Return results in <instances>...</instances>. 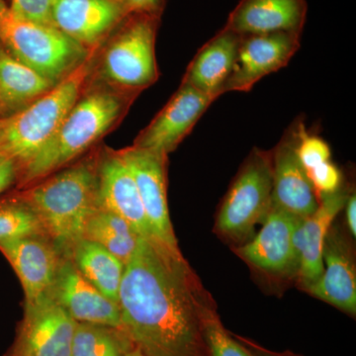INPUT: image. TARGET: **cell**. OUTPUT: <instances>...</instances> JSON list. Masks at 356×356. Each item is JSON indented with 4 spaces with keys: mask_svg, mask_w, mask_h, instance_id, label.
Masks as SVG:
<instances>
[{
    "mask_svg": "<svg viewBox=\"0 0 356 356\" xmlns=\"http://www.w3.org/2000/svg\"><path fill=\"white\" fill-rule=\"evenodd\" d=\"M129 13H146L159 15L163 10V0H123Z\"/></svg>",
    "mask_w": 356,
    "mask_h": 356,
    "instance_id": "obj_32",
    "label": "cell"
},
{
    "mask_svg": "<svg viewBox=\"0 0 356 356\" xmlns=\"http://www.w3.org/2000/svg\"><path fill=\"white\" fill-rule=\"evenodd\" d=\"M53 4L54 0H11L9 8L22 19L55 27Z\"/></svg>",
    "mask_w": 356,
    "mask_h": 356,
    "instance_id": "obj_29",
    "label": "cell"
},
{
    "mask_svg": "<svg viewBox=\"0 0 356 356\" xmlns=\"http://www.w3.org/2000/svg\"><path fill=\"white\" fill-rule=\"evenodd\" d=\"M96 50V47L91 49L70 74L44 95L0 120V154L13 159L20 170L53 138L81 98L93 69Z\"/></svg>",
    "mask_w": 356,
    "mask_h": 356,
    "instance_id": "obj_4",
    "label": "cell"
},
{
    "mask_svg": "<svg viewBox=\"0 0 356 356\" xmlns=\"http://www.w3.org/2000/svg\"><path fill=\"white\" fill-rule=\"evenodd\" d=\"M301 220L271 204L261 231L238 248V254L266 273L289 274L298 270L294 233Z\"/></svg>",
    "mask_w": 356,
    "mask_h": 356,
    "instance_id": "obj_14",
    "label": "cell"
},
{
    "mask_svg": "<svg viewBox=\"0 0 356 356\" xmlns=\"http://www.w3.org/2000/svg\"><path fill=\"white\" fill-rule=\"evenodd\" d=\"M346 219H348V228H350L351 236L355 238L356 236V199L355 196H350L346 200Z\"/></svg>",
    "mask_w": 356,
    "mask_h": 356,
    "instance_id": "obj_33",
    "label": "cell"
},
{
    "mask_svg": "<svg viewBox=\"0 0 356 356\" xmlns=\"http://www.w3.org/2000/svg\"><path fill=\"white\" fill-rule=\"evenodd\" d=\"M241 36L222 28L196 54L181 83L216 100L233 70Z\"/></svg>",
    "mask_w": 356,
    "mask_h": 356,
    "instance_id": "obj_20",
    "label": "cell"
},
{
    "mask_svg": "<svg viewBox=\"0 0 356 356\" xmlns=\"http://www.w3.org/2000/svg\"><path fill=\"white\" fill-rule=\"evenodd\" d=\"M312 186L315 189L318 197L336 193L341 184V173L334 163L327 161L315 168L307 170Z\"/></svg>",
    "mask_w": 356,
    "mask_h": 356,
    "instance_id": "obj_30",
    "label": "cell"
},
{
    "mask_svg": "<svg viewBox=\"0 0 356 356\" xmlns=\"http://www.w3.org/2000/svg\"><path fill=\"white\" fill-rule=\"evenodd\" d=\"M133 14V19L107 47L102 72L120 90L139 93L159 79L156 58L159 15Z\"/></svg>",
    "mask_w": 356,
    "mask_h": 356,
    "instance_id": "obj_6",
    "label": "cell"
},
{
    "mask_svg": "<svg viewBox=\"0 0 356 356\" xmlns=\"http://www.w3.org/2000/svg\"><path fill=\"white\" fill-rule=\"evenodd\" d=\"M0 40L14 58L55 83L89 51L53 26L18 17L4 0H0Z\"/></svg>",
    "mask_w": 356,
    "mask_h": 356,
    "instance_id": "obj_5",
    "label": "cell"
},
{
    "mask_svg": "<svg viewBox=\"0 0 356 356\" xmlns=\"http://www.w3.org/2000/svg\"><path fill=\"white\" fill-rule=\"evenodd\" d=\"M295 151L297 158L306 172L331 159V149L329 145L318 136L307 133L305 126L301 122H299L298 137Z\"/></svg>",
    "mask_w": 356,
    "mask_h": 356,
    "instance_id": "obj_28",
    "label": "cell"
},
{
    "mask_svg": "<svg viewBox=\"0 0 356 356\" xmlns=\"http://www.w3.org/2000/svg\"><path fill=\"white\" fill-rule=\"evenodd\" d=\"M137 95L96 88L81 96L53 138L20 170L21 182L40 181L74 161L113 126Z\"/></svg>",
    "mask_w": 356,
    "mask_h": 356,
    "instance_id": "obj_3",
    "label": "cell"
},
{
    "mask_svg": "<svg viewBox=\"0 0 356 356\" xmlns=\"http://www.w3.org/2000/svg\"><path fill=\"white\" fill-rule=\"evenodd\" d=\"M124 356H147L146 353H143L142 350H140L139 348H137V346H133L132 348H130L126 353V355Z\"/></svg>",
    "mask_w": 356,
    "mask_h": 356,
    "instance_id": "obj_34",
    "label": "cell"
},
{
    "mask_svg": "<svg viewBox=\"0 0 356 356\" xmlns=\"http://www.w3.org/2000/svg\"><path fill=\"white\" fill-rule=\"evenodd\" d=\"M47 177L19 198L36 213L60 255L70 259L89 217L99 207L97 163L86 161Z\"/></svg>",
    "mask_w": 356,
    "mask_h": 356,
    "instance_id": "obj_2",
    "label": "cell"
},
{
    "mask_svg": "<svg viewBox=\"0 0 356 356\" xmlns=\"http://www.w3.org/2000/svg\"><path fill=\"white\" fill-rule=\"evenodd\" d=\"M19 172V166L13 159L0 154V194L13 184Z\"/></svg>",
    "mask_w": 356,
    "mask_h": 356,
    "instance_id": "obj_31",
    "label": "cell"
},
{
    "mask_svg": "<svg viewBox=\"0 0 356 356\" xmlns=\"http://www.w3.org/2000/svg\"><path fill=\"white\" fill-rule=\"evenodd\" d=\"M201 288L181 252L140 238L119 290L122 331L147 356H205Z\"/></svg>",
    "mask_w": 356,
    "mask_h": 356,
    "instance_id": "obj_1",
    "label": "cell"
},
{
    "mask_svg": "<svg viewBox=\"0 0 356 356\" xmlns=\"http://www.w3.org/2000/svg\"><path fill=\"white\" fill-rule=\"evenodd\" d=\"M133 346L121 330L76 323L72 356H124Z\"/></svg>",
    "mask_w": 356,
    "mask_h": 356,
    "instance_id": "obj_25",
    "label": "cell"
},
{
    "mask_svg": "<svg viewBox=\"0 0 356 356\" xmlns=\"http://www.w3.org/2000/svg\"><path fill=\"white\" fill-rule=\"evenodd\" d=\"M51 296L76 323L122 331L118 304L89 283L70 259L60 262Z\"/></svg>",
    "mask_w": 356,
    "mask_h": 356,
    "instance_id": "obj_15",
    "label": "cell"
},
{
    "mask_svg": "<svg viewBox=\"0 0 356 356\" xmlns=\"http://www.w3.org/2000/svg\"><path fill=\"white\" fill-rule=\"evenodd\" d=\"M214 100L188 84L177 92L138 136L134 146L168 156L191 134Z\"/></svg>",
    "mask_w": 356,
    "mask_h": 356,
    "instance_id": "obj_12",
    "label": "cell"
},
{
    "mask_svg": "<svg viewBox=\"0 0 356 356\" xmlns=\"http://www.w3.org/2000/svg\"><path fill=\"white\" fill-rule=\"evenodd\" d=\"M273 165L269 152L255 149L248 156L225 198L217 219L218 231L241 241L264 221L271 206Z\"/></svg>",
    "mask_w": 356,
    "mask_h": 356,
    "instance_id": "obj_7",
    "label": "cell"
},
{
    "mask_svg": "<svg viewBox=\"0 0 356 356\" xmlns=\"http://www.w3.org/2000/svg\"><path fill=\"white\" fill-rule=\"evenodd\" d=\"M299 122L293 124L271 154V204L300 219L311 216L320 205L306 170L297 158Z\"/></svg>",
    "mask_w": 356,
    "mask_h": 356,
    "instance_id": "obj_13",
    "label": "cell"
},
{
    "mask_svg": "<svg viewBox=\"0 0 356 356\" xmlns=\"http://www.w3.org/2000/svg\"><path fill=\"white\" fill-rule=\"evenodd\" d=\"M41 234L46 235L38 216L22 199L0 203V243Z\"/></svg>",
    "mask_w": 356,
    "mask_h": 356,
    "instance_id": "obj_26",
    "label": "cell"
},
{
    "mask_svg": "<svg viewBox=\"0 0 356 356\" xmlns=\"http://www.w3.org/2000/svg\"><path fill=\"white\" fill-rule=\"evenodd\" d=\"M76 322L51 297L25 305L8 356H72Z\"/></svg>",
    "mask_w": 356,
    "mask_h": 356,
    "instance_id": "obj_10",
    "label": "cell"
},
{
    "mask_svg": "<svg viewBox=\"0 0 356 356\" xmlns=\"http://www.w3.org/2000/svg\"><path fill=\"white\" fill-rule=\"evenodd\" d=\"M24 290L25 305L51 297L64 257L46 235H33L0 243Z\"/></svg>",
    "mask_w": 356,
    "mask_h": 356,
    "instance_id": "obj_11",
    "label": "cell"
},
{
    "mask_svg": "<svg viewBox=\"0 0 356 356\" xmlns=\"http://www.w3.org/2000/svg\"><path fill=\"white\" fill-rule=\"evenodd\" d=\"M324 271L317 282L307 288L313 296L350 315L356 313L355 267L343 241L327 233L323 252Z\"/></svg>",
    "mask_w": 356,
    "mask_h": 356,
    "instance_id": "obj_21",
    "label": "cell"
},
{
    "mask_svg": "<svg viewBox=\"0 0 356 356\" xmlns=\"http://www.w3.org/2000/svg\"><path fill=\"white\" fill-rule=\"evenodd\" d=\"M137 184L154 240L180 252L168 212L166 195L168 156L132 146L120 149Z\"/></svg>",
    "mask_w": 356,
    "mask_h": 356,
    "instance_id": "obj_9",
    "label": "cell"
},
{
    "mask_svg": "<svg viewBox=\"0 0 356 356\" xmlns=\"http://www.w3.org/2000/svg\"><path fill=\"white\" fill-rule=\"evenodd\" d=\"M83 238L106 248L126 266L137 248L140 236L123 218L98 207L86 222Z\"/></svg>",
    "mask_w": 356,
    "mask_h": 356,
    "instance_id": "obj_24",
    "label": "cell"
},
{
    "mask_svg": "<svg viewBox=\"0 0 356 356\" xmlns=\"http://www.w3.org/2000/svg\"><path fill=\"white\" fill-rule=\"evenodd\" d=\"M307 13V0H240L222 28L240 36L303 33Z\"/></svg>",
    "mask_w": 356,
    "mask_h": 356,
    "instance_id": "obj_18",
    "label": "cell"
},
{
    "mask_svg": "<svg viewBox=\"0 0 356 356\" xmlns=\"http://www.w3.org/2000/svg\"><path fill=\"white\" fill-rule=\"evenodd\" d=\"M99 207L123 218L140 238L154 240L137 184L119 151L107 152L97 163Z\"/></svg>",
    "mask_w": 356,
    "mask_h": 356,
    "instance_id": "obj_17",
    "label": "cell"
},
{
    "mask_svg": "<svg viewBox=\"0 0 356 356\" xmlns=\"http://www.w3.org/2000/svg\"><path fill=\"white\" fill-rule=\"evenodd\" d=\"M302 33L241 36L231 76L222 93L248 92L264 76L286 67L301 46Z\"/></svg>",
    "mask_w": 356,
    "mask_h": 356,
    "instance_id": "obj_8",
    "label": "cell"
},
{
    "mask_svg": "<svg viewBox=\"0 0 356 356\" xmlns=\"http://www.w3.org/2000/svg\"><path fill=\"white\" fill-rule=\"evenodd\" d=\"M129 13L123 0H54V26L84 49L103 37Z\"/></svg>",
    "mask_w": 356,
    "mask_h": 356,
    "instance_id": "obj_16",
    "label": "cell"
},
{
    "mask_svg": "<svg viewBox=\"0 0 356 356\" xmlns=\"http://www.w3.org/2000/svg\"><path fill=\"white\" fill-rule=\"evenodd\" d=\"M55 84L8 51L0 50V111L15 113Z\"/></svg>",
    "mask_w": 356,
    "mask_h": 356,
    "instance_id": "obj_22",
    "label": "cell"
},
{
    "mask_svg": "<svg viewBox=\"0 0 356 356\" xmlns=\"http://www.w3.org/2000/svg\"><path fill=\"white\" fill-rule=\"evenodd\" d=\"M320 197L318 209L311 216L301 220L294 233L295 248L298 255L297 273L306 289L317 282L324 271L323 252L325 238L334 218L343 210L348 200L346 194L339 191Z\"/></svg>",
    "mask_w": 356,
    "mask_h": 356,
    "instance_id": "obj_19",
    "label": "cell"
},
{
    "mask_svg": "<svg viewBox=\"0 0 356 356\" xmlns=\"http://www.w3.org/2000/svg\"><path fill=\"white\" fill-rule=\"evenodd\" d=\"M70 259L89 283L118 304L125 273V264L118 257L98 243L83 238L72 250Z\"/></svg>",
    "mask_w": 356,
    "mask_h": 356,
    "instance_id": "obj_23",
    "label": "cell"
},
{
    "mask_svg": "<svg viewBox=\"0 0 356 356\" xmlns=\"http://www.w3.org/2000/svg\"><path fill=\"white\" fill-rule=\"evenodd\" d=\"M202 330L204 341L211 356H252L229 337L208 301L202 312Z\"/></svg>",
    "mask_w": 356,
    "mask_h": 356,
    "instance_id": "obj_27",
    "label": "cell"
}]
</instances>
